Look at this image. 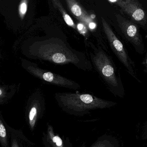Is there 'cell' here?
Wrapping results in <instances>:
<instances>
[{
    "mask_svg": "<svg viewBox=\"0 0 147 147\" xmlns=\"http://www.w3.org/2000/svg\"><path fill=\"white\" fill-rule=\"evenodd\" d=\"M34 53L38 58L57 64H71L79 69H92L90 61L83 53L71 48L59 38H51L36 42Z\"/></svg>",
    "mask_w": 147,
    "mask_h": 147,
    "instance_id": "cell-1",
    "label": "cell"
},
{
    "mask_svg": "<svg viewBox=\"0 0 147 147\" xmlns=\"http://www.w3.org/2000/svg\"><path fill=\"white\" fill-rule=\"evenodd\" d=\"M55 97L63 111L76 116H84L90 110L108 108L117 104L89 94L57 93Z\"/></svg>",
    "mask_w": 147,
    "mask_h": 147,
    "instance_id": "cell-2",
    "label": "cell"
},
{
    "mask_svg": "<svg viewBox=\"0 0 147 147\" xmlns=\"http://www.w3.org/2000/svg\"><path fill=\"white\" fill-rule=\"evenodd\" d=\"M90 45L92 48L90 57L95 69L115 96L124 97L125 90L120 73L112 58L100 47H96L92 43Z\"/></svg>",
    "mask_w": 147,
    "mask_h": 147,
    "instance_id": "cell-3",
    "label": "cell"
},
{
    "mask_svg": "<svg viewBox=\"0 0 147 147\" xmlns=\"http://www.w3.org/2000/svg\"><path fill=\"white\" fill-rule=\"evenodd\" d=\"M101 21L104 33L112 51L125 67L129 74L136 81L141 83L136 75L134 62L129 57L125 46L103 17H101Z\"/></svg>",
    "mask_w": 147,
    "mask_h": 147,
    "instance_id": "cell-4",
    "label": "cell"
},
{
    "mask_svg": "<svg viewBox=\"0 0 147 147\" xmlns=\"http://www.w3.org/2000/svg\"><path fill=\"white\" fill-rule=\"evenodd\" d=\"M115 17L118 27L125 40L133 46L136 52L143 54L145 51V44L140 27L121 14H116Z\"/></svg>",
    "mask_w": 147,
    "mask_h": 147,
    "instance_id": "cell-5",
    "label": "cell"
},
{
    "mask_svg": "<svg viewBox=\"0 0 147 147\" xmlns=\"http://www.w3.org/2000/svg\"><path fill=\"white\" fill-rule=\"evenodd\" d=\"M120 8L121 12L144 30H147V14L142 4L138 0L108 1Z\"/></svg>",
    "mask_w": 147,
    "mask_h": 147,
    "instance_id": "cell-6",
    "label": "cell"
},
{
    "mask_svg": "<svg viewBox=\"0 0 147 147\" xmlns=\"http://www.w3.org/2000/svg\"><path fill=\"white\" fill-rule=\"evenodd\" d=\"M28 69L32 74L45 83L72 89L76 90L80 88V85L73 80L39 68L35 65L29 66Z\"/></svg>",
    "mask_w": 147,
    "mask_h": 147,
    "instance_id": "cell-7",
    "label": "cell"
},
{
    "mask_svg": "<svg viewBox=\"0 0 147 147\" xmlns=\"http://www.w3.org/2000/svg\"><path fill=\"white\" fill-rule=\"evenodd\" d=\"M65 2L71 14L80 22L85 25L88 28L94 29L96 24L92 19L93 17L89 15L80 3L75 0H66Z\"/></svg>",
    "mask_w": 147,
    "mask_h": 147,
    "instance_id": "cell-8",
    "label": "cell"
},
{
    "mask_svg": "<svg viewBox=\"0 0 147 147\" xmlns=\"http://www.w3.org/2000/svg\"><path fill=\"white\" fill-rule=\"evenodd\" d=\"M42 107L39 101H34L31 105L28 114V121L32 129H33L35 127L37 119L42 110Z\"/></svg>",
    "mask_w": 147,
    "mask_h": 147,
    "instance_id": "cell-9",
    "label": "cell"
},
{
    "mask_svg": "<svg viewBox=\"0 0 147 147\" xmlns=\"http://www.w3.org/2000/svg\"><path fill=\"white\" fill-rule=\"evenodd\" d=\"M52 2L54 7L57 9L61 13L66 24L75 30H77V26L75 25L72 18L66 12V10L62 5L60 1L59 0H53Z\"/></svg>",
    "mask_w": 147,
    "mask_h": 147,
    "instance_id": "cell-10",
    "label": "cell"
},
{
    "mask_svg": "<svg viewBox=\"0 0 147 147\" xmlns=\"http://www.w3.org/2000/svg\"><path fill=\"white\" fill-rule=\"evenodd\" d=\"M46 142H50V146L52 147H65L63 142L61 138L55 135L51 126H48Z\"/></svg>",
    "mask_w": 147,
    "mask_h": 147,
    "instance_id": "cell-11",
    "label": "cell"
},
{
    "mask_svg": "<svg viewBox=\"0 0 147 147\" xmlns=\"http://www.w3.org/2000/svg\"><path fill=\"white\" fill-rule=\"evenodd\" d=\"M90 147H119L117 140L110 136L101 137Z\"/></svg>",
    "mask_w": 147,
    "mask_h": 147,
    "instance_id": "cell-12",
    "label": "cell"
},
{
    "mask_svg": "<svg viewBox=\"0 0 147 147\" xmlns=\"http://www.w3.org/2000/svg\"><path fill=\"white\" fill-rule=\"evenodd\" d=\"M0 141L3 147H7V135L6 129L0 119Z\"/></svg>",
    "mask_w": 147,
    "mask_h": 147,
    "instance_id": "cell-13",
    "label": "cell"
},
{
    "mask_svg": "<svg viewBox=\"0 0 147 147\" xmlns=\"http://www.w3.org/2000/svg\"><path fill=\"white\" fill-rule=\"evenodd\" d=\"M77 28V30L83 35H85L88 32V28L87 27L81 22L78 24Z\"/></svg>",
    "mask_w": 147,
    "mask_h": 147,
    "instance_id": "cell-14",
    "label": "cell"
},
{
    "mask_svg": "<svg viewBox=\"0 0 147 147\" xmlns=\"http://www.w3.org/2000/svg\"><path fill=\"white\" fill-rule=\"evenodd\" d=\"M27 3L26 1H24L20 4L19 12H20V14L22 16H23L26 14L27 10Z\"/></svg>",
    "mask_w": 147,
    "mask_h": 147,
    "instance_id": "cell-15",
    "label": "cell"
},
{
    "mask_svg": "<svg viewBox=\"0 0 147 147\" xmlns=\"http://www.w3.org/2000/svg\"><path fill=\"white\" fill-rule=\"evenodd\" d=\"M142 139L143 140H147V121L144 126L143 132L142 133Z\"/></svg>",
    "mask_w": 147,
    "mask_h": 147,
    "instance_id": "cell-16",
    "label": "cell"
},
{
    "mask_svg": "<svg viewBox=\"0 0 147 147\" xmlns=\"http://www.w3.org/2000/svg\"><path fill=\"white\" fill-rule=\"evenodd\" d=\"M143 64L145 67V71H146L147 74V51L146 53L145 59H144V61L143 62Z\"/></svg>",
    "mask_w": 147,
    "mask_h": 147,
    "instance_id": "cell-17",
    "label": "cell"
},
{
    "mask_svg": "<svg viewBox=\"0 0 147 147\" xmlns=\"http://www.w3.org/2000/svg\"><path fill=\"white\" fill-rule=\"evenodd\" d=\"M11 147H19L18 143L15 140H13L12 141Z\"/></svg>",
    "mask_w": 147,
    "mask_h": 147,
    "instance_id": "cell-18",
    "label": "cell"
},
{
    "mask_svg": "<svg viewBox=\"0 0 147 147\" xmlns=\"http://www.w3.org/2000/svg\"><path fill=\"white\" fill-rule=\"evenodd\" d=\"M3 95V92L2 91L1 89H0V98H1L2 96Z\"/></svg>",
    "mask_w": 147,
    "mask_h": 147,
    "instance_id": "cell-19",
    "label": "cell"
}]
</instances>
